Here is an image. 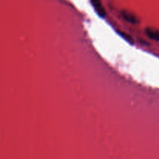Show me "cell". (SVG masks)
Masks as SVG:
<instances>
[{"label": "cell", "instance_id": "1", "mask_svg": "<svg viewBox=\"0 0 159 159\" xmlns=\"http://www.w3.org/2000/svg\"><path fill=\"white\" fill-rule=\"evenodd\" d=\"M91 2L93 4V7H94L95 10L98 13V15L100 17H102V18H104L106 15H107V12H106L105 9L102 6L100 0H91Z\"/></svg>", "mask_w": 159, "mask_h": 159}, {"label": "cell", "instance_id": "2", "mask_svg": "<svg viewBox=\"0 0 159 159\" xmlns=\"http://www.w3.org/2000/svg\"><path fill=\"white\" fill-rule=\"evenodd\" d=\"M145 32L149 38L159 41V30L155 29V28H147L145 30Z\"/></svg>", "mask_w": 159, "mask_h": 159}, {"label": "cell", "instance_id": "3", "mask_svg": "<svg viewBox=\"0 0 159 159\" xmlns=\"http://www.w3.org/2000/svg\"><path fill=\"white\" fill-rule=\"evenodd\" d=\"M122 16L127 22H130V23H137L138 22V20H137L136 16H135L134 14H132L131 12H128V11H126V10L123 11Z\"/></svg>", "mask_w": 159, "mask_h": 159}]
</instances>
